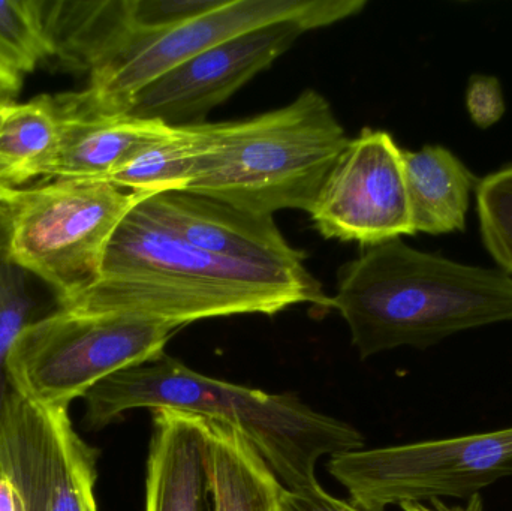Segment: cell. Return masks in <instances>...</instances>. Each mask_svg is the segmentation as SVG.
<instances>
[{
  "mask_svg": "<svg viewBox=\"0 0 512 511\" xmlns=\"http://www.w3.org/2000/svg\"><path fill=\"white\" fill-rule=\"evenodd\" d=\"M20 197V195H18ZM15 200H0V254L8 252L14 227Z\"/></svg>",
  "mask_w": 512,
  "mask_h": 511,
  "instance_id": "obj_26",
  "label": "cell"
},
{
  "mask_svg": "<svg viewBox=\"0 0 512 511\" xmlns=\"http://www.w3.org/2000/svg\"><path fill=\"white\" fill-rule=\"evenodd\" d=\"M146 511H212V488L198 417L170 408L152 411Z\"/></svg>",
  "mask_w": 512,
  "mask_h": 511,
  "instance_id": "obj_14",
  "label": "cell"
},
{
  "mask_svg": "<svg viewBox=\"0 0 512 511\" xmlns=\"http://www.w3.org/2000/svg\"><path fill=\"white\" fill-rule=\"evenodd\" d=\"M143 198L93 179H59L21 191L9 257L47 284L60 303L98 279L114 231Z\"/></svg>",
  "mask_w": 512,
  "mask_h": 511,
  "instance_id": "obj_7",
  "label": "cell"
},
{
  "mask_svg": "<svg viewBox=\"0 0 512 511\" xmlns=\"http://www.w3.org/2000/svg\"><path fill=\"white\" fill-rule=\"evenodd\" d=\"M14 105V104H12ZM11 107V105H9ZM9 107H2L0 108V123H2L3 117H5L6 111H8Z\"/></svg>",
  "mask_w": 512,
  "mask_h": 511,
  "instance_id": "obj_30",
  "label": "cell"
},
{
  "mask_svg": "<svg viewBox=\"0 0 512 511\" xmlns=\"http://www.w3.org/2000/svg\"><path fill=\"white\" fill-rule=\"evenodd\" d=\"M194 161L191 126H180L143 144L107 180L144 198L186 191L191 183Z\"/></svg>",
  "mask_w": 512,
  "mask_h": 511,
  "instance_id": "obj_18",
  "label": "cell"
},
{
  "mask_svg": "<svg viewBox=\"0 0 512 511\" xmlns=\"http://www.w3.org/2000/svg\"><path fill=\"white\" fill-rule=\"evenodd\" d=\"M60 144L50 179L107 180L143 144L173 126L102 110L86 90L54 96Z\"/></svg>",
  "mask_w": 512,
  "mask_h": 511,
  "instance_id": "obj_13",
  "label": "cell"
},
{
  "mask_svg": "<svg viewBox=\"0 0 512 511\" xmlns=\"http://www.w3.org/2000/svg\"><path fill=\"white\" fill-rule=\"evenodd\" d=\"M466 107L472 122L481 129L498 123L505 114V99L498 78L474 75L466 90Z\"/></svg>",
  "mask_w": 512,
  "mask_h": 511,
  "instance_id": "obj_23",
  "label": "cell"
},
{
  "mask_svg": "<svg viewBox=\"0 0 512 511\" xmlns=\"http://www.w3.org/2000/svg\"><path fill=\"white\" fill-rule=\"evenodd\" d=\"M366 8L363 0H224L173 29L140 33L128 27L89 71L90 98L105 111L126 113L134 96L191 57L243 33L280 21L310 30L330 26Z\"/></svg>",
  "mask_w": 512,
  "mask_h": 511,
  "instance_id": "obj_6",
  "label": "cell"
},
{
  "mask_svg": "<svg viewBox=\"0 0 512 511\" xmlns=\"http://www.w3.org/2000/svg\"><path fill=\"white\" fill-rule=\"evenodd\" d=\"M400 509L403 511H483L480 495L469 498L465 506H450L441 500L430 501V503H408L402 504Z\"/></svg>",
  "mask_w": 512,
  "mask_h": 511,
  "instance_id": "obj_25",
  "label": "cell"
},
{
  "mask_svg": "<svg viewBox=\"0 0 512 511\" xmlns=\"http://www.w3.org/2000/svg\"><path fill=\"white\" fill-rule=\"evenodd\" d=\"M177 332L131 315L59 306L18 335L9 387L36 404L68 408L104 378L161 356Z\"/></svg>",
  "mask_w": 512,
  "mask_h": 511,
  "instance_id": "obj_5",
  "label": "cell"
},
{
  "mask_svg": "<svg viewBox=\"0 0 512 511\" xmlns=\"http://www.w3.org/2000/svg\"><path fill=\"white\" fill-rule=\"evenodd\" d=\"M21 194V189L9 188V186L0 183V200L14 201Z\"/></svg>",
  "mask_w": 512,
  "mask_h": 511,
  "instance_id": "obj_29",
  "label": "cell"
},
{
  "mask_svg": "<svg viewBox=\"0 0 512 511\" xmlns=\"http://www.w3.org/2000/svg\"><path fill=\"white\" fill-rule=\"evenodd\" d=\"M59 144L54 96L41 95L11 105L0 123V183L17 189L36 177L50 179Z\"/></svg>",
  "mask_w": 512,
  "mask_h": 511,
  "instance_id": "obj_17",
  "label": "cell"
},
{
  "mask_svg": "<svg viewBox=\"0 0 512 511\" xmlns=\"http://www.w3.org/2000/svg\"><path fill=\"white\" fill-rule=\"evenodd\" d=\"M403 152L390 132L361 129L334 162L309 210L316 231L363 248L415 234Z\"/></svg>",
  "mask_w": 512,
  "mask_h": 511,
  "instance_id": "obj_10",
  "label": "cell"
},
{
  "mask_svg": "<svg viewBox=\"0 0 512 511\" xmlns=\"http://www.w3.org/2000/svg\"><path fill=\"white\" fill-rule=\"evenodd\" d=\"M191 129L195 161L186 191L259 216L309 213L349 141L328 99L313 89L277 110Z\"/></svg>",
  "mask_w": 512,
  "mask_h": 511,
  "instance_id": "obj_4",
  "label": "cell"
},
{
  "mask_svg": "<svg viewBox=\"0 0 512 511\" xmlns=\"http://www.w3.org/2000/svg\"><path fill=\"white\" fill-rule=\"evenodd\" d=\"M361 359L432 347L466 330L512 321V276L418 251L402 239L364 249L330 297Z\"/></svg>",
  "mask_w": 512,
  "mask_h": 511,
  "instance_id": "obj_2",
  "label": "cell"
},
{
  "mask_svg": "<svg viewBox=\"0 0 512 511\" xmlns=\"http://www.w3.org/2000/svg\"><path fill=\"white\" fill-rule=\"evenodd\" d=\"M90 428L101 429L137 408H170L236 426L288 491L318 488L324 456L364 449L349 423L312 410L294 393L268 395L192 371L162 353L104 378L83 396Z\"/></svg>",
  "mask_w": 512,
  "mask_h": 511,
  "instance_id": "obj_3",
  "label": "cell"
},
{
  "mask_svg": "<svg viewBox=\"0 0 512 511\" xmlns=\"http://www.w3.org/2000/svg\"><path fill=\"white\" fill-rule=\"evenodd\" d=\"M224 0H129L132 29L159 33L218 8Z\"/></svg>",
  "mask_w": 512,
  "mask_h": 511,
  "instance_id": "obj_22",
  "label": "cell"
},
{
  "mask_svg": "<svg viewBox=\"0 0 512 511\" xmlns=\"http://www.w3.org/2000/svg\"><path fill=\"white\" fill-rule=\"evenodd\" d=\"M475 192L484 246L512 276V164L480 180Z\"/></svg>",
  "mask_w": 512,
  "mask_h": 511,
  "instance_id": "obj_21",
  "label": "cell"
},
{
  "mask_svg": "<svg viewBox=\"0 0 512 511\" xmlns=\"http://www.w3.org/2000/svg\"><path fill=\"white\" fill-rule=\"evenodd\" d=\"M309 30L298 21H280L216 45L143 87L126 113L173 128L206 123L210 111L273 65Z\"/></svg>",
  "mask_w": 512,
  "mask_h": 511,
  "instance_id": "obj_11",
  "label": "cell"
},
{
  "mask_svg": "<svg viewBox=\"0 0 512 511\" xmlns=\"http://www.w3.org/2000/svg\"><path fill=\"white\" fill-rule=\"evenodd\" d=\"M0 476L24 511H98L96 453L66 407H45L9 389L0 410Z\"/></svg>",
  "mask_w": 512,
  "mask_h": 511,
  "instance_id": "obj_9",
  "label": "cell"
},
{
  "mask_svg": "<svg viewBox=\"0 0 512 511\" xmlns=\"http://www.w3.org/2000/svg\"><path fill=\"white\" fill-rule=\"evenodd\" d=\"M54 57L45 0L0 2V69L21 78Z\"/></svg>",
  "mask_w": 512,
  "mask_h": 511,
  "instance_id": "obj_20",
  "label": "cell"
},
{
  "mask_svg": "<svg viewBox=\"0 0 512 511\" xmlns=\"http://www.w3.org/2000/svg\"><path fill=\"white\" fill-rule=\"evenodd\" d=\"M138 206L165 230L201 251L283 269H306V255L286 242L273 216L254 215L188 191L152 195Z\"/></svg>",
  "mask_w": 512,
  "mask_h": 511,
  "instance_id": "obj_12",
  "label": "cell"
},
{
  "mask_svg": "<svg viewBox=\"0 0 512 511\" xmlns=\"http://www.w3.org/2000/svg\"><path fill=\"white\" fill-rule=\"evenodd\" d=\"M327 471L364 511L472 498L512 474V426L333 456Z\"/></svg>",
  "mask_w": 512,
  "mask_h": 511,
  "instance_id": "obj_8",
  "label": "cell"
},
{
  "mask_svg": "<svg viewBox=\"0 0 512 511\" xmlns=\"http://www.w3.org/2000/svg\"><path fill=\"white\" fill-rule=\"evenodd\" d=\"M282 511H364L328 495L321 486L310 491L292 492L285 489L280 500Z\"/></svg>",
  "mask_w": 512,
  "mask_h": 511,
  "instance_id": "obj_24",
  "label": "cell"
},
{
  "mask_svg": "<svg viewBox=\"0 0 512 511\" xmlns=\"http://www.w3.org/2000/svg\"><path fill=\"white\" fill-rule=\"evenodd\" d=\"M21 89V78L0 69V108L15 104Z\"/></svg>",
  "mask_w": 512,
  "mask_h": 511,
  "instance_id": "obj_27",
  "label": "cell"
},
{
  "mask_svg": "<svg viewBox=\"0 0 512 511\" xmlns=\"http://www.w3.org/2000/svg\"><path fill=\"white\" fill-rule=\"evenodd\" d=\"M0 511H24L17 489L3 476H0Z\"/></svg>",
  "mask_w": 512,
  "mask_h": 511,
  "instance_id": "obj_28",
  "label": "cell"
},
{
  "mask_svg": "<svg viewBox=\"0 0 512 511\" xmlns=\"http://www.w3.org/2000/svg\"><path fill=\"white\" fill-rule=\"evenodd\" d=\"M198 417L212 488V511H282L285 486L248 438L224 420Z\"/></svg>",
  "mask_w": 512,
  "mask_h": 511,
  "instance_id": "obj_15",
  "label": "cell"
},
{
  "mask_svg": "<svg viewBox=\"0 0 512 511\" xmlns=\"http://www.w3.org/2000/svg\"><path fill=\"white\" fill-rule=\"evenodd\" d=\"M330 308L309 270L218 257L189 245L135 204L108 243L98 279L60 306L131 315L182 329L231 315Z\"/></svg>",
  "mask_w": 512,
  "mask_h": 511,
  "instance_id": "obj_1",
  "label": "cell"
},
{
  "mask_svg": "<svg viewBox=\"0 0 512 511\" xmlns=\"http://www.w3.org/2000/svg\"><path fill=\"white\" fill-rule=\"evenodd\" d=\"M59 306V297L47 284L18 266L8 252L0 254V410L11 389L8 359L12 345L29 324Z\"/></svg>",
  "mask_w": 512,
  "mask_h": 511,
  "instance_id": "obj_19",
  "label": "cell"
},
{
  "mask_svg": "<svg viewBox=\"0 0 512 511\" xmlns=\"http://www.w3.org/2000/svg\"><path fill=\"white\" fill-rule=\"evenodd\" d=\"M406 188L415 233H457L466 227L478 180L456 155L442 146L403 152Z\"/></svg>",
  "mask_w": 512,
  "mask_h": 511,
  "instance_id": "obj_16",
  "label": "cell"
}]
</instances>
